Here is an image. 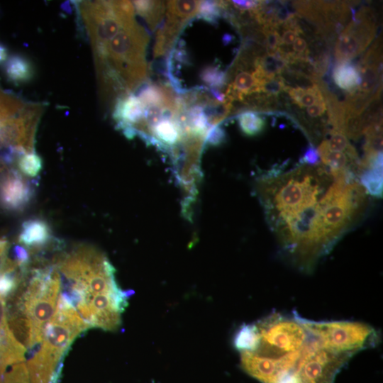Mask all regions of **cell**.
<instances>
[{
	"mask_svg": "<svg viewBox=\"0 0 383 383\" xmlns=\"http://www.w3.org/2000/svg\"><path fill=\"white\" fill-rule=\"evenodd\" d=\"M33 182L16 169L0 170V206L10 211L23 210L34 196Z\"/></svg>",
	"mask_w": 383,
	"mask_h": 383,
	"instance_id": "11",
	"label": "cell"
},
{
	"mask_svg": "<svg viewBox=\"0 0 383 383\" xmlns=\"http://www.w3.org/2000/svg\"><path fill=\"white\" fill-rule=\"evenodd\" d=\"M332 77L336 86L348 93L356 91L360 83L358 68L350 62H337L333 68Z\"/></svg>",
	"mask_w": 383,
	"mask_h": 383,
	"instance_id": "15",
	"label": "cell"
},
{
	"mask_svg": "<svg viewBox=\"0 0 383 383\" xmlns=\"http://www.w3.org/2000/svg\"><path fill=\"white\" fill-rule=\"evenodd\" d=\"M148 40L135 20L123 26L107 43L104 61L96 65L99 79L118 84L131 94L146 79Z\"/></svg>",
	"mask_w": 383,
	"mask_h": 383,
	"instance_id": "5",
	"label": "cell"
},
{
	"mask_svg": "<svg viewBox=\"0 0 383 383\" xmlns=\"http://www.w3.org/2000/svg\"><path fill=\"white\" fill-rule=\"evenodd\" d=\"M8 248V242L6 240L0 239V257L6 252Z\"/></svg>",
	"mask_w": 383,
	"mask_h": 383,
	"instance_id": "32",
	"label": "cell"
},
{
	"mask_svg": "<svg viewBox=\"0 0 383 383\" xmlns=\"http://www.w3.org/2000/svg\"><path fill=\"white\" fill-rule=\"evenodd\" d=\"M239 126L247 135L260 134L265 128V121L253 111H245L238 116Z\"/></svg>",
	"mask_w": 383,
	"mask_h": 383,
	"instance_id": "20",
	"label": "cell"
},
{
	"mask_svg": "<svg viewBox=\"0 0 383 383\" xmlns=\"http://www.w3.org/2000/svg\"><path fill=\"white\" fill-rule=\"evenodd\" d=\"M1 145H0V148H1ZM7 167H6L4 165V164L3 163V161H2V159H1V150H0V170L4 169V168H6Z\"/></svg>",
	"mask_w": 383,
	"mask_h": 383,
	"instance_id": "33",
	"label": "cell"
},
{
	"mask_svg": "<svg viewBox=\"0 0 383 383\" xmlns=\"http://www.w3.org/2000/svg\"><path fill=\"white\" fill-rule=\"evenodd\" d=\"M309 335L301 354L290 372L299 383H334L337 374L353 356L327 349Z\"/></svg>",
	"mask_w": 383,
	"mask_h": 383,
	"instance_id": "8",
	"label": "cell"
},
{
	"mask_svg": "<svg viewBox=\"0 0 383 383\" xmlns=\"http://www.w3.org/2000/svg\"><path fill=\"white\" fill-rule=\"evenodd\" d=\"M225 138V132L220 127H214L210 132L209 141L214 145L221 143Z\"/></svg>",
	"mask_w": 383,
	"mask_h": 383,
	"instance_id": "30",
	"label": "cell"
},
{
	"mask_svg": "<svg viewBox=\"0 0 383 383\" xmlns=\"http://www.w3.org/2000/svg\"><path fill=\"white\" fill-rule=\"evenodd\" d=\"M255 325L260 343L252 353L265 357H277L299 350L309 338L295 313L293 316L273 313Z\"/></svg>",
	"mask_w": 383,
	"mask_h": 383,
	"instance_id": "7",
	"label": "cell"
},
{
	"mask_svg": "<svg viewBox=\"0 0 383 383\" xmlns=\"http://www.w3.org/2000/svg\"><path fill=\"white\" fill-rule=\"evenodd\" d=\"M88 328L76 310L60 296L56 311L44 331L42 344L28 362L30 383H57L66 353L74 339Z\"/></svg>",
	"mask_w": 383,
	"mask_h": 383,
	"instance_id": "4",
	"label": "cell"
},
{
	"mask_svg": "<svg viewBox=\"0 0 383 383\" xmlns=\"http://www.w3.org/2000/svg\"><path fill=\"white\" fill-rule=\"evenodd\" d=\"M6 296L0 293V337L10 329L7 321Z\"/></svg>",
	"mask_w": 383,
	"mask_h": 383,
	"instance_id": "25",
	"label": "cell"
},
{
	"mask_svg": "<svg viewBox=\"0 0 383 383\" xmlns=\"http://www.w3.org/2000/svg\"><path fill=\"white\" fill-rule=\"evenodd\" d=\"M157 137L169 145L174 144L179 138V126L169 120H162L154 126Z\"/></svg>",
	"mask_w": 383,
	"mask_h": 383,
	"instance_id": "22",
	"label": "cell"
},
{
	"mask_svg": "<svg viewBox=\"0 0 383 383\" xmlns=\"http://www.w3.org/2000/svg\"><path fill=\"white\" fill-rule=\"evenodd\" d=\"M349 170L318 163L272 170L257 190L267 223L284 256L311 272L362 216L367 194Z\"/></svg>",
	"mask_w": 383,
	"mask_h": 383,
	"instance_id": "1",
	"label": "cell"
},
{
	"mask_svg": "<svg viewBox=\"0 0 383 383\" xmlns=\"http://www.w3.org/2000/svg\"><path fill=\"white\" fill-rule=\"evenodd\" d=\"M326 110V105L324 100L318 101L306 109V113L310 118H318L322 116Z\"/></svg>",
	"mask_w": 383,
	"mask_h": 383,
	"instance_id": "27",
	"label": "cell"
},
{
	"mask_svg": "<svg viewBox=\"0 0 383 383\" xmlns=\"http://www.w3.org/2000/svg\"><path fill=\"white\" fill-rule=\"evenodd\" d=\"M8 57L7 49L1 44H0V64L5 62Z\"/></svg>",
	"mask_w": 383,
	"mask_h": 383,
	"instance_id": "31",
	"label": "cell"
},
{
	"mask_svg": "<svg viewBox=\"0 0 383 383\" xmlns=\"http://www.w3.org/2000/svg\"><path fill=\"white\" fill-rule=\"evenodd\" d=\"M25 277V276H24ZM18 293L10 330L26 348L35 350L52 318L61 292V277L56 266L35 268Z\"/></svg>",
	"mask_w": 383,
	"mask_h": 383,
	"instance_id": "3",
	"label": "cell"
},
{
	"mask_svg": "<svg viewBox=\"0 0 383 383\" xmlns=\"http://www.w3.org/2000/svg\"><path fill=\"white\" fill-rule=\"evenodd\" d=\"M200 1H170L166 4V20L157 31L154 57L165 54L172 46L180 30L199 13Z\"/></svg>",
	"mask_w": 383,
	"mask_h": 383,
	"instance_id": "10",
	"label": "cell"
},
{
	"mask_svg": "<svg viewBox=\"0 0 383 383\" xmlns=\"http://www.w3.org/2000/svg\"><path fill=\"white\" fill-rule=\"evenodd\" d=\"M3 383H30L26 364L23 362L15 364L6 374Z\"/></svg>",
	"mask_w": 383,
	"mask_h": 383,
	"instance_id": "23",
	"label": "cell"
},
{
	"mask_svg": "<svg viewBox=\"0 0 383 383\" xmlns=\"http://www.w3.org/2000/svg\"><path fill=\"white\" fill-rule=\"evenodd\" d=\"M136 12L146 21L151 30L156 28L162 20L165 4L160 1H135L133 3Z\"/></svg>",
	"mask_w": 383,
	"mask_h": 383,
	"instance_id": "16",
	"label": "cell"
},
{
	"mask_svg": "<svg viewBox=\"0 0 383 383\" xmlns=\"http://www.w3.org/2000/svg\"><path fill=\"white\" fill-rule=\"evenodd\" d=\"M260 343L255 323L242 325L233 338V345L240 353L255 351Z\"/></svg>",
	"mask_w": 383,
	"mask_h": 383,
	"instance_id": "17",
	"label": "cell"
},
{
	"mask_svg": "<svg viewBox=\"0 0 383 383\" xmlns=\"http://www.w3.org/2000/svg\"><path fill=\"white\" fill-rule=\"evenodd\" d=\"M18 166L25 175L35 177L43 169V160L35 152H27L18 158Z\"/></svg>",
	"mask_w": 383,
	"mask_h": 383,
	"instance_id": "21",
	"label": "cell"
},
{
	"mask_svg": "<svg viewBox=\"0 0 383 383\" xmlns=\"http://www.w3.org/2000/svg\"><path fill=\"white\" fill-rule=\"evenodd\" d=\"M299 318L306 331L324 348L338 353L355 355L374 347L379 340L371 326L355 321H314Z\"/></svg>",
	"mask_w": 383,
	"mask_h": 383,
	"instance_id": "6",
	"label": "cell"
},
{
	"mask_svg": "<svg viewBox=\"0 0 383 383\" xmlns=\"http://www.w3.org/2000/svg\"><path fill=\"white\" fill-rule=\"evenodd\" d=\"M358 177L367 194L377 197L382 196V167L364 170Z\"/></svg>",
	"mask_w": 383,
	"mask_h": 383,
	"instance_id": "19",
	"label": "cell"
},
{
	"mask_svg": "<svg viewBox=\"0 0 383 383\" xmlns=\"http://www.w3.org/2000/svg\"><path fill=\"white\" fill-rule=\"evenodd\" d=\"M319 155L317 149L313 145L309 146L301 157V163L314 165L319 163Z\"/></svg>",
	"mask_w": 383,
	"mask_h": 383,
	"instance_id": "24",
	"label": "cell"
},
{
	"mask_svg": "<svg viewBox=\"0 0 383 383\" xmlns=\"http://www.w3.org/2000/svg\"><path fill=\"white\" fill-rule=\"evenodd\" d=\"M145 107L139 99L129 94L118 98L114 106L113 116L121 128L138 125L144 119Z\"/></svg>",
	"mask_w": 383,
	"mask_h": 383,
	"instance_id": "12",
	"label": "cell"
},
{
	"mask_svg": "<svg viewBox=\"0 0 383 383\" xmlns=\"http://www.w3.org/2000/svg\"><path fill=\"white\" fill-rule=\"evenodd\" d=\"M291 100L300 107H309L324 100L318 84L311 88L286 87L285 91Z\"/></svg>",
	"mask_w": 383,
	"mask_h": 383,
	"instance_id": "18",
	"label": "cell"
},
{
	"mask_svg": "<svg viewBox=\"0 0 383 383\" xmlns=\"http://www.w3.org/2000/svg\"><path fill=\"white\" fill-rule=\"evenodd\" d=\"M51 239V230L46 221L33 218L26 221L21 227L18 242L35 251L48 244Z\"/></svg>",
	"mask_w": 383,
	"mask_h": 383,
	"instance_id": "13",
	"label": "cell"
},
{
	"mask_svg": "<svg viewBox=\"0 0 383 383\" xmlns=\"http://www.w3.org/2000/svg\"><path fill=\"white\" fill-rule=\"evenodd\" d=\"M233 7L240 11H245L255 9L260 3V1H231Z\"/></svg>",
	"mask_w": 383,
	"mask_h": 383,
	"instance_id": "28",
	"label": "cell"
},
{
	"mask_svg": "<svg viewBox=\"0 0 383 383\" xmlns=\"http://www.w3.org/2000/svg\"><path fill=\"white\" fill-rule=\"evenodd\" d=\"M4 72L9 81L19 84L30 82L35 70L30 60L21 55H13L6 60Z\"/></svg>",
	"mask_w": 383,
	"mask_h": 383,
	"instance_id": "14",
	"label": "cell"
},
{
	"mask_svg": "<svg viewBox=\"0 0 383 383\" xmlns=\"http://www.w3.org/2000/svg\"><path fill=\"white\" fill-rule=\"evenodd\" d=\"M61 277L60 297L89 328L116 330L131 295L121 289L114 270L105 257L89 246H79L59 257L55 265Z\"/></svg>",
	"mask_w": 383,
	"mask_h": 383,
	"instance_id": "2",
	"label": "cell"
},
{
	"mask_svg": "<svg viewBox=\"0 0 383 383\" xmlns=\"http://www.w3.org/2000/svg\"><path fill=\"white\" fill-rule=\"evenodd\" d=\"M292 51L298 57H309L308 44L304 38L298 36L292 43Z\"/></svg>",
	"mask_w": 383,
	"mask_h": 383,
	"instance_id": "26",
	"label": "cell"
},
{
	"mask_svg": "<svg viewBox=\"0 0 383 383\" xmlns=\"http://www.w3.org/2000/svg\"><path fill=\"white\" fill-rule=\"evenodd\" d=\"M299 36L297 30L293 28H284V31L281 37L282 45H290L294 43L295 39Z\"/></svg>",
	"mask_w": 383,
	"mask_h": 383,
	"instance_id": "29",
	"label": "cell"
},
{
	"mask_svg": "<svg viewBox=\"0 0 383 383\" xmlns=\"http://www.w3.org/2000/svg\"><path fill=\"white\" fill-rule=\"evenodd\" d=\"M352 21L341 31L334 46L337 62H350L362 52L374 39L377 26L374 14L368 7L352 9Z\"/></svg>",
	"mask_w": 383,
	"mask_h": 383,
	"instance_id": "9",
	"label": "cell"
}]
</instances>
